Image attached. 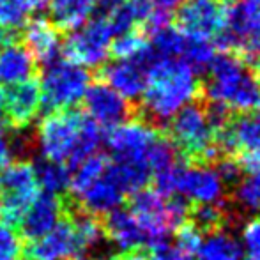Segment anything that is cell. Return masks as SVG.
Listing matches in <instances>:
<instances>
[{
  "label": "cell",
  "mask_w": 260,
  "mask_h": 260,
  "mask_svg": "<svg viewBox=\"0 0 260 260\" xmlns=\"http://www.w3.org/2000/svg\"><path fill=\"white\" fill-rule=\"evenodd\" d=\"M100 260H122L120 255H113V257H106V258H100Z\"/></svg>",
  "instance_id": "cell-40"
},
{
  "label": "cell",
  "mask_w": 260,
  "mask_h": 260,
  "mask_svg": "<svg viewBox=\"0 0 260 260\" xmlns=\"http://www.w3.org/2000/svg\"><path fill=\"white\" fill-rule=\"evenodd\" d=\"M255 60H257V69H255V71H257V75L260 76V53L255 57Z\"/></svg>",
  "instance_id": "cell-39"
},
{
  "label": "cell",
  "mask_w": 260,
  "mask_h": 260,
  "mask_svg": "<svg viewBox=\"0 0 260 260\" xmlns=\"http://www.w3.org/2000/svg\"><path fill=\"white\" fill-rule=\"evenodd\" d=\"M4 101H6V126L7 129H25L38 117L41 110V87L39 80L34 76L9 89L4 87Z\"/></svg>",
  "instance_id": "cell-13"
},
{
  "label": "cell",
  "mask_w": 260,
  "mask_h": 260,
  "mask_svg": "<svg viewBox=\"0 0 260 260\" xmlns=\"http://www.w3.org/2000/svg\"><path fill=\"white\" fill-rule=\"evenodd\" d=\"M36 60L23 43L7 41L0 48V87H11L32 78Z\"/></svg>",
  "instance_id": "cell-19"
},
{
  "label": "cell",
  "mask_w": 260,
  "mask_h": 260,
  "mask_svg": "<svg viewBox=\"0 0 260 260\" xmlns=\"http://www.w3.org/2000/svg\"><path fill=\"white\" fill-rule=\"evenodd\" d=\"M39 87L41 103L48 112L71 110L85 98L90 87V75L82 66L57 58L45 69Z\"/></svg>",
  "instance_id": "cell-5"
},
{
  "label": "cell",
  "mask_w": 260,
  "mask_h": 260,
  "mask_svg": "<svg viewBox=\"0 0 260 260\" xmlns=\"http://www.w3.org/2000/svg\"><path fill=\"white\" fill-rule=\"evenodd\" d=\"M62 214H64V197L50 191H39L18 225L20 237H23L25 241L39 239L60 221Z\"/></svg>",
  "instance_id": "cell-15"
},
{
  "label": "cell",
  "mask_w": 260,
  "mask_h": 260,
  "mask_svg": "<svg viewBox=\"0 0 260 260\" xmlns=\"http://www.w3.org/2000/svg\"><path fill=\"white\" fill-rule=\"evenodd\" d=\"M83 101L89 112V119H92L100 127L110 129L127 120V117L131 115L129 101L124 100L119 92H115L103 82L90 83Z\"/></svg>",
  "instance_id": "cell-16"
},
{
  "label": "cell",
  "mask_w": 260,
  "mask_h": 260,
  "mask_svg": "<svg viewBox=\"0 0 260 260\" xmlns=\"http://www.w3.org/2000/svg\"><path fill=\"white\" fill-rule=\"evenodd\" d=\"M154 58V52L149 50L142 58L135 60H115L106 64L101 69V80L115 92H119L124 100L133 101L142 98L147 85L149 64Z\"/></svg>",
  "instance_id": "cell-12"
},
{
  "label": "cell",
  "mask_w": 260,
  "mask_h": 260,
  "mask_svg": "<svg viewBox=\"0 0 260 260\" xmlns=\"http://www.w3.org/2000/svg\"><path fill=\"white\" fill-rule=\"evenodd\" d=\"M122 260H151V253H149V248L138 246V248H131L127 250L124 255H120Z\"/></svg>",
  "instance_id": "cell-36"
},
{
  "label": "cell",
  "mask_w": 260,
  "mask_h": 260,
  "mask_svg": "<svg viewBox=\"0 0 260 260\" xmlns=\"http://www.w3.org/2000/svg\"><path fill=\"white\" fill-rule=\"evenodd\" d=\"M174 232H175V248H179L182 253L189 255V257L199 253L200 246H202V241H204L202 232H200L189 219L182 223L181 226H177Z\"/></svg>",
  "instance_id": "cell-29"
},
{
  "label": "cell",
  "mask_w": 260,
  "mask_h": 260,
  "mask_svg": "<svg viewBox=\"0 0 260 260\" xmlns=\"http://www.w3.org/2000/svg\"><path fill=\"white\" fill-rule=\"evenodd\" d=\"M226 7L223 0H186L179 6L177 28L189 39L214 43L225 30Z\"/></svg>",
  "instance_id": "cell-9"
},
{
  "label": "cell",
  "mask_w": 260,
  "mask_h": 260,
  "mask_svg": "<svg viewBox=\"0 0 260 260\" xmlns=\"http://www.w3.org/2000/svg\"><path fill=\"white\" fill-rule=\"evenodd\" d=\"M98 0H48L52 23L58 30H76L96 13Z\"/></svg>",
  "instance_id": "cell-21"
},
{
  "label": "cell",
  "mask_w": 260,
  "mask_h": 260,
  "mask_svg": "<svg viewBox=\"0 0 260 260\" xmlns=\"http://www.w3.org/2000/svg\"><path fill=\"white\" fill-rule=\"evenodd\" d=\"M149 253H151V260H193V257L182 253L179 248L170 246L168 243H161L149 248Z\"/></svg>",
  "instance_id": "cell-32"
},
{
  "label": "cell",
  "mask_w": 260,
  "mask_h": 260,
  "mask_svg": "<svg viewBox=\"0 0 260 260\" xmlns=\"http://www.w3.org/2000/svg\"><path fill=\"white\" fill-rule=\"evenodd\" d=\"M39 193L36 168L28 161L9 163L0 170V221L18 229L25 211Z\"/></svg>",
  "instance_id": "cell-6"
},
{
  "label": "cell",
  "mask_w": 260,
  "mask_h": 260,
  "mask_svg": "<svg viewBox=\"0 0 260 260\" xmlns=\"http://www.w3.org/2000/svg\"><path fill=\"white\" fill-rule=\"evenodd\" d=\"M87 117L76 110L50 112L38 126V147L43 159L53 163H69L76 157Z\"/></svg>",
  "instance_id": "cell-4"
},
{
  "label": "cell",
  "mask_w": 260,
  "mask_h": 260,
  "mask_svg": "<svg viewBox=\"0 0 260 260\" xmlns=\"http://www.w3.org/2000/svg\"><path fill=\"white\" fill-rule=\"evenodd\" d=\"M177 193L182 199L195 204L221 202L225 184L211 165H191L184 167L179 175Z\"/></svg>",
  "instance_id": "cell-14"
},
{
  "label": "cell",
  "mask_w": 260,
  "mask_h": 260,
  "mask_svg": "<svg viewBox=\"0 0 260 260\" xmlns=\"http://www.w3.org/2000/svg\"><path fill=\"white\" fill-rule=\"evenodd\" d=\"M21 237L16 229L0 225V260H21Z\"/></svg>",
  "instance_id": "cell-30"
},
{
  "label": "cell",
  "mask_w": 260,
  "mask_h": 260,
  "mask_svg": "<svg viewBox=\"0 0 260 260\" xmlns=\"http://www.w3.org/2000/svg\"><path fill=\"white\" fill-rule=\"evenodd\" d=\"M200 92L197 73L179 58L156 57L149 64L147 85L142 94V108L147 122L167 124Z\"/></svg>",
  "instance_id": "cell-1"
},
{
  "label": "cell",
  "mask_w": 260,
  "mask_h": 260,
  "mask_svg": "<svg viewBox=\"0 0 260 260\" xmlns=\"http://www.w3.org/2000/svg\"><path fill=\"white\" fill-rule=\"evenodd\" d=\"M73 200L83 211L90 212V214L98 216V218H103L108 212L119 209L120 204L124 202V193L106 175H103L100 181L89 186L82 195H78Z\"/></svg>",
  "instance_id": "cell-20"
},
{
  "label": "cell",
  "mask_w": 260,
  "mask_h": 260,
  "mask_svg": "<svg viewBox=\"0 0 260 260\" xmlns=\"http://www.w3.org/2000/svg\"><path fill=\"white\" fill-rule=\"evenodd\" d=\"M219 46L234 50L246 62L260 53V0H237L226 7Z\"/></svg>",
  "instance_id": "cell-7"
},
{
  "label": "cell",
  "mask_w": 260,
  "mask_h": 260,
  "mask_svg": "<svg viewBox=\"0 0 260 260\" xmlns=\"http://www.w3.org/2000/svg\"><path fill=\"white\" fill-rule=\"evenodd\" d=\"M151 50L145 34L140 28H131L122 34L115 36L110 45V53L117 58V60H135V58H142L145 53Z\"/></svg>",
  "instance_id": "cell-25"
},
{
  "label": "cell",
  "mask_w": 260,
  "mask_h": 260,
  "mask_svg": "<svg viewBox=\"0 0 260 260\" xmlns=\"http://www.w3.org/2000/svg\"><path fill=\"white\" fill-rule=\"evenodd\" d=\"M23 46L30 52L34 60L52 64L62 50L60 30L45 18H36L23 27Z\"/></svg>",
  "instance_id": "cell-17"
},
{
  "label": "cell",
  "mask_w": 260,
  "mask_h": 260,
  "mask_svg": "<svg viewBox=\"0 0 260 260\" xmlns=\"http://www.w3.org/2000/svg\"><path fill=\"white\" fill-rule=\"evenodd\" d=\"M207 98L229 112L250 113L260 108V76L237 53L216 55L209 66Z\"/></svg>",
  "instance_id": "cell-2"
},
{
  "label": "cell",
  "mask_w": 260,
  "mask_h": 260,
  "mask_svg": "<svg viewBox=\"0 0 260 260\" xmlns=\"http://www.w3.org/2000/svg\"><path fill=\"white\" fill-rule=\"evenodd\" d=\"M7 43V36H6V30H4L2 27H0V48H2L4 45Z\"/></svg>",
  "instance_id": "cell-38"
},
{
  "label": "cell",
  "mask_w": 260,
  "mask_h": 260,
  "mask_svg": "<svg viewBox=\"0 0 260 260\" xmlns=\"http://www.w3.org/2000/svg\"><path fill=\"white\" fill-rule=\"evenodd\" d=\"M197 255L199 260H243V248L236 237L219 230L202 241Z\"/></svg>",
  "instance_id": "cell-24"
},
{
  "label": "cell",
  "mask_w": 260,
  "mask_h": 260,
  "mask_svg": "<svg viewBox=\"0 0 260 260\" xmlns=\"http://www.w3.org/2000/svg\"><path fill=\"white\" fill-rule=\"evenodd\" d=\"M159 133L144 119H131L110 127L106 144L117 161L145 163V157ZM147 165V163H145Z\"/></svg>",
  "instance_id": "cell-11"
},
{
  "label": "cell",
  "mask_w": 260,
  "mask_h": 260,
  "mask_svg": "<svg viewBox=\"0 0 260 260\" xmlns=\"http://www.w3.org/2000/svg\"><path fill=\"white\" fill-rule=\"evenodd\" d=\"M189 221L197 226L202 234H214L223 230L226 219V209L221 202L216 204H191L189 209Z\"/></svg>",
  "instance_id": "cell-26"
},
{
  "label": "cell",
  "mask_w": 260,
  "mask_h": 260,
  "mask_svg": "<svg viewBox=\"0 0 260 260\" xmlns=\"http://www.w3.org/2000/svg\"><path fill=\"white\" fill-rule=\"evenodd\" d=\"M170 144L177 154L193 165H212L219 156L216 129L207 105L189 103L168 120Z\"/></svg>",
  "instance_id": "cell-3"
},
{
  "label": "cell",
  "mask_w": 260,
  "mask_h": 260,
  "mask_svg": "<svg viewBox=\"0 0 260 260\" xmlns=\"http://www.w3.org/2000/svg\"><path fill=\"white\" fill-rule=\"evenodd\" d=\"M236 200L246 211L260 212V174H248L236 184Z\"/></svg>",
  "instance_id": "cell-28"
},
{
  "label": "cell",
  "mask_w": 260,
  "mask_h": 260,
  "mask_svg": "<svg viewBox=\"0 0 260 260\" xmlns=\"http://www.w3.org/2000/svg\"><path fill=\"white\" fill-rule=\"evenodd\" d=\"M105 175L124 193V197L147 188L151 181V170L147 165L133 161H110Z\"/></svg>",
  "instance_id": "cell-22"
},
{
  "label": "cell",
  "mask_w": 260,
  "mask_h": 260,
  "mask_svg": "<svg viewBox=\"0 0 260 260\" xmlns=\"http://www.w3.org/2000/svg\"><path fill=\"white\" fill-rule=\"evenodd\" d=\"M34 168H36V175H38L39 186H43L45 191L62 195L66 189H69V168H68V165L41 159Z\"/></svg>",
  "instance_id": "cell-27"
},
{
  "label": "cell",
  "mask_w": 260,
  "mask_h": 260,
  "mask_svg": "<svg viewBox=\"0 0 260 260\" xmlns=\"http://www.w3.org/2000/svg\"><path fill=\"white\" fill-rule=\"evenodd\" d=\"M13 7H16L23 16H28L32 13H39L41 9H45L48 0H7Z\"/></svg>",
  "instance_id": "cell-33"
},
{
  "label": "cell",
  "mask_w": 260,
  "mask_h": 260,
  "mask_svg": "<svg viewBox=\"0 0 260 260\" xmlns=\"http://www.w3.org/2000/svg\"><path fill=\"white\" fill-rule=\"evenodd\" d=\"M243 260H260V218H253L243 229Z\"/></svg>",
  "instance_id": "cell-31"
},
{
  "label": "cell",
  "mask_w": 260,
  "mask_h": 260,
  "mask_svg": "<svg viewBox=\"0 0 260 260\" xmlns=\"http://www.w3.org/2000/svg\"><path fill=\"white\" fill-rule=\"evenodd\" d=\"M237 161H239L243 172H248V174H260V151L237 154Z\"/></svg>",
  "instance_id": "cell-34"
},
{
  "label": "cell",
  "mask_w": 260,
  "mask_h": 260,
  "mask_svg": "<svg viewBox=\"0 0 260 260\" xmlns=\"http://www.w3.org/2000/svg\"><path fill=\"white\" fill-rule=\"evenodd\" d=\"M21 260H87V253L78 241L71 219L62 214L60 221L34 241H27Z\"/></svg>",
  "instance_id": "cell-10"
},
{
  "label": "cell",
  "mask_w": 260,
  "mask_h": 260,
  "mask_svg": "<svg viewBox=\"0 0 260 260\" xmlns=\"http://www.w3.org/2000/svg\"><path fill=\"white\" fill-rule=\"evenodd\" d=\"M14 156V144L7 138L6 129H0V170L13 163Z\"/></svg>",
  "instance_id": "cell-35"
},
{
  "label": "cell",
  "mask_w": 260,
  "mask_h": 260,
  "mask_svg": "<svg viewBox=\"0 0 260 260\" xmlns=\"http://www.w3.org/2000/svg\"><path fill=\"white\" fill-rule=\"evenodd\" d=\"M151 2L154 4L156 7H159V9L170 11V9H174V7H179L181 4H184L186 0H151Z\"/></svg>",
  "instance_id": "cell-37"
},
{
  "label": "cell",
  "mask_w": 260,
  "mask_h": 260,
  "mask_svg": "<svg viewBox=\"0 0 260 260\" xmlns=\"http://www.w3.org/2000/svg\"><path fill=\"white\" fill-rule=\"evenodd\" d=\"M113 32L110 25L101 18L87 21L80 28L73 30L66 39L64 50L66 60L78 64L82 68H98L105 64L110 55Z\"/></svg>",
  "instance_id": "cell-8"
},
{
  "label": "cell",
  "mask_w": 260,
  "mask_h": 260,
  "mask_svg": "<svg viewBox=\"0 0 260 260\" xmlns=\"http://www.w3.org/2000/svg\"><path fill=\"white\" fill-rule=\"evenodd\" d=\"M103 221L105 239H110L115 243L120 250L127 251L131 248L144 246L149 248V239L144 226L140 225L137 218L129 211L115 209L101 218Z\"/></svg>",
  "instance_id": "cell-18"
},
{
  "label": "cell",
  "mask_w": 260,
  "mask_h": 260,
  "mask_svg": "<svg viewBox=\"0 0 260 260\" xmlns=\"http://www.w3.org/2000/svg\"><path fill=\"white\" fill-rule=\"evenodd\" d=\"M108 163V157L100 154V152H94V154L83 157L82 161L69 167V191H71V199H76L89 186H92L96 181H100L105 175Z\"/></svg>",
  "instance_id": "cell-23"
}]
</instances>
